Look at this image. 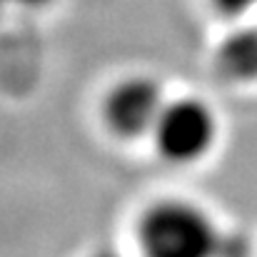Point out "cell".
Returning a JSON list of instances; mask_svg holds the SVG:
<instances>
[{
  "instance_id": "cell-3",
  "label": "cell",
  "mask_w": 257,
  "mask_h": 257,
  "mask_svg": "<svg viewBox=\"0 0 257 257\" xmlns=\"http://www.w3.org/2000/svg\"><path fill=\"white\" fill-rule=\"evenodd\" d=\"M168 97L163 85L150 75H127L117 80L102 97V122L117 140H143L153 135V127L165 107Z\"/></svg>"
},
{
  "instance_id": "cell-2",
  "label": "cell",
  "mask_w": 257,
  "mask_h": 257,
  "mask_svg": "<svg viewBox=\"0 0 257 257\" xmlns=\"http://www.w3.org/2000/svg\"><path fill=\"white\" fill-rule=\"evenodd\" d=\"M158 155L177 168L197 165L212 155L220 140L217 110L197 95L168 97L153 135Z\"/></svg>"
},
{
  "instance_id": "cell-6",
  "label": "cell",
  "mask_w": 257,
  "mask_h": 257,
  "mask_svg": "<svg viewBox=\"0 0 257 257\" xmlns=\"http://www.w3.org/2000/svg\"><path fill=\"white\" fill-rule=\"evenodd\" d=\"M8 3L15 8H23V10H43V8L53 5L55 0H8Z\"/></svg>"
},
{
  "instance_id": "cell-5",
  "label": "cell",
  "mask_w": 257,
  "mask_h": 257,
  "mask_svg": "<svg viewBox=\"0 0 257 257\" xmlns=\"http://www.w3.org/2000/svg\"><path fill=\"white\" fill-rule=\"evenodd\" d=\"M210 5L222 18H242L257 10V0H210Z\"/></svg>"
},
{
  "instance_id": "cell-7",
  "label": "cell",
  "mask_w": 257,
  "mask_h": 257,
  "mask_svg": "<svg viewBox=\"0 0 257 257\" xmlns=\"http://www.w3.org/2000/svg\"><path fill=\"white\" fill-rule=\"evenodd\" d=\"M8 5H10V3H8V0H0V15H3V10H5V8H8Z\"/></svg>"
},
{
  "instance_id": "cell-1",
  "label": "cell",
  "mask_w": 257,
  "mask_h": 257,
  "mask_svg": "<svg viewBox=\"0 0 257 257\" xmlns=\"http://www.w3.org/2000/svg\"><path fill=\"white\" fill-rule=\"evenodd\" d=\"M145 257H220L225 237L215 220L195 202L160 200L145 210L138 225Z\"/></svg>"
},
{
  "instance_id": "cell-4",
  "label": "cell",
  "mask_w": 257,
  "mask_h": 257,
  "mask_svg": "<svg viewBox=\"0 0 257 257\" xmlns=\"http://www.w3.org/2000/svg\"><path fill=\"white\" fill-rule=\"evenodd\" d=\"M215 75L235 85L257 83V20L230 33L212 55Z\"/></svg>"
}]
</instances>
